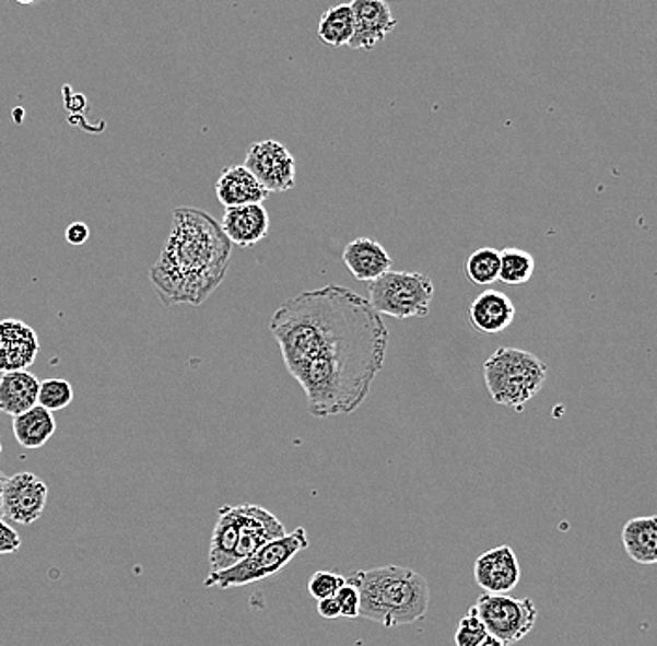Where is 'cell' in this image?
Returning <instances> with one entry per match:
<instances>
[{
    "label": "cell",
    "mask_w": 657,
    "mask_h": 646,
    "mask_svg": "<svg viewBox=\"0 0 657 646\" xmlns=\"http://www.w3.org/2000/svg\"><path fill=\"white\" fill-rule=\"evenodd\" d=\"M537 262L530 252L517 247H506L501 250V269H498V281L511 286H519L535 275Z\"/></svg>",
    "instance_id": "obj_23"
},
{
    "label": "cell",
    "mask_w": 657,
    "mask_h": 646,
    "mask_svg": "<svg viewBox=\"0 0 657 646\" xmlns=\"http://www.w3.org/2000/svg\"><path fill=\"white\" fill-rule=\"evenodd\" d=\"M269 331L282 361L318 419L350 415L384 371L389 329L382 314L353 290L329 284L286 299Z\"/></svg>",
    "instance_id": "obj_1"
},
{
    "label": "cell",
    "mask_w": 657,
    "mask_h": 646,
    "mask_svg": "<svg viewBox=\"0 0 657 646\" xmlns=\"http://www.w3.org/2000/svg\"><path fill=\"white\" fill-rule=\"evenodd\" d=\"M350 7L355 23V33L350 44L353 49L372 51L377 44L395 33L398 21L384 0H353Z\"/></svg>",
    "instance_id": "obj_11"
},
{
    "label": "cell",
    "mask_w": 657,
    "mask_h": 646,
    "mask_svg": "<svg viewBox=\"0 0 657 646\" xmlns=\"http://www.w3.org/2000/svg\"><path fill=\"white\" fill-rule=\"evenodd\" d=\"M47 495L49 488L34 473L21 471L8 477L2 500V518L20 525L38 521L47 505Z\"/></svg>",
    "instance_id": "obj_9"
},
{
    "label": "cell",
    "mask_w": 657,
    "mask_h": 646,
    "mask_svg": "<svg viewBox=\"0 0 657 646\" xmlns=\"http://www.w3.org/2000/svg\"><path fill=\"white\" fill-rule=\"evenodd\" d=\"M479 646H506L504 645L503 641H498L497 637H493V635H488V637H485L484 643H482V645Z\"/></svg>",
    "instance_id": "obj_33"
},
{
    "label": "cell",
    "mask_w": 657,
    "mask_h": 646,
    "mask_svg": "<svg viewBox=\"0 0 657 646\" xmlns=\"http://www.w3.org/2000/svg\"><path fill=\"white\" fill-rule=\"evenodd\" d=\"M488 635L490 634L485 630L484 622L480 621L479 611L472 606L461 619L460 626L454 635V643L456 646H479L484 643Z\"/></svg>",
    "instance_id": "obj_26"
},
{
    "label": "cell",
    "mask_w": 657,
    "mask_h": 646,
    "mask_svg": "<svg viewBox=\"0 0 657 646\" xmlns=\"http://www.w3.org/2000/svg\"><path fill=\"white\" fill-rule=\"evenodd\" d=\"M482 374L493 402L524 411L542 390L548 379V365L535 353L519 348H498L485 361Z\"/></svg>",
    "instance_id": "obj_4"
},
{
    "label": "cell",
    "mask_w": 657,
    "mask_h": 646,
    "mask_svg": "<svg viewBox=\"0 0 657 646\" xmlns=\"http://www.w3.org/2000/svg\"><path fill=\"white\" fill-rule=\"evenodd\" d=\"M15 2H20V4H33L36 0H15Z\"/></svg>",
    "instance_id": "obj_34"
},
{
    "label": "cell",
    "mask_w": 657,
    "mask_h": 646,
    "mask_svg": "<svg viewBox=\"0 0 657 646\" xmlns=\"http://www.w3.org/2000/svg\"><path fill=\"white\" fill-rule=\"evenodd\" d=\"M215 195L224 208H237L245 204H262L268 199L269 191L245 165H232L219 174Z\"/></svg>",
    "instance_id": "obj_15"
},
{
    "label": "cell",
    "mask_w": 657,
    "mask_h": 646,
    "mask_svg": "<svg viewBox=\"0 0 657 646\" xmlns=\"http://www.w3.org/2000/svg\"><path fill=\"white\" fill-rule=\"evenodd\" d=\"M7 474L0 471V518H2V500H4V484H7Z\"/></svg>",
    "instance_id": "obj_32"
},
{
    "label": "cell",
    "mask_w": 657,
    "mask_h": 646,
    "mask_svg": "<svg viewBox=\"0 0 657 646\" xmlns=\"http://www.w3.org/2000/svg\"><path fill=\"white\" fill-rule=\"evenodd\" d=\"M73 398L75 392L68 379L51 378L39 384L38 403L51 413L66 410L73 402Z\"/></svg>",
    "instance_id": "obj_25"
},
{
    "label": "cell",
    "mask_w": 657,
    "mask_h": 646,
    "mask_svg": "<svg viewBox=\"0 0 657 646\" xmlns=\"http://www.w3.org/2000/svg\"><path fill=\"white\" fill-rule=\"evenodd\" d=\"M39 384L28 371L4 372L0 376V413L17 416L38 406Z\"/></svg>",
    "instance_id": "obj_18"
},
{
    "label": "cell",
    "mask_w": 657,
    "mask_h": 646,
    "mask_svg": "<svg viewBox=\"0 0 657 646\" xmlns=\"http://www.w3.org/2000/svg\"><path fill=\"white\" fill-rule=\"evenodd\" d=\"M90 228L84 223H71L66 228V242L70 245H84L89 242Z\"/></svg>",
    "instance_id": "obj_30"
},
{
    "label": "cell",
    "mask_w": 657,
    "mask_h": 646,
    "mask_svg": "<svg viewBox=\"0 0 657 646\" xmlns=\"http://www.w3.org/2000/svg\"><path fill=\"white\" fill-rule=\"evenodd\" d=\"M345 585V577L332 572H314L308 579V592L314 600H324V598H332Z\"/></svg>",
    "instance_id": "obj_27"
},
{
    "label": "cell",
    "mask_w": 657,
    "mask_h": 646,
    "mask_svg": "<svg viewBox=\"0 0 657 646\" xmlns=\"http://www.w3.org/2000/svg\"><path fill=\"white\" fill-rule=\"evenodd\" d=\"M516 318V307L508 295L498 290H484L469 307L471 326L484 334L503 333Z\"/></svg>",
    "instance_id": "obj_17"
},
{
    "label": "cell",
    "mask_w": 657,
    "mask_h": 646,
    "mask_svg": "<svg viewBox=\"0 0 657 646\" xmlns=\"http://www.w3.org/2000/svg\"><path fill=\"white\" fill-rule=\"evenodd\" d=\"M622 545L633 563L657 564V516L630 519L622 529Z\"/></svg>",
    "instance_id": "obj_20"
},
{
    "label": "cell",
    "mask_w": 657,
    "mask_h": 646,
    "mask_svg": "<svg viewBox=\"0 0 657 646\" xmlns=\"http://www.w3.org/2000/svg\"><path fill=\"white\" fill-rule=\"evenodd\" d=\"M501 252L493 247H482L472 252L464 263V273L477 286H488L498 281Z\"/></svg>",
    "instance_id": "obj_24"
},
{
    "label": "cell",
    "mask_w": 657,
    "mask_h": 646,
    "mask_svg": "<svg viewBox=\"0 0 657 646\" xmlns=\"http://www.w3.org/2000/svg\"><path fill=\"white\" fill-rule=\"evenodd\" d=\"M384 2H389V0H384Z\"/></svg>",
    "instance_id": "obj_36"
},
{
    "label": "cell",
    "mask_w": 657,
    "mask_h": 646,
    "mask_svg": "<svg viewBox=\"0 0 657 646\" xmlns=\"http://www.w3.org/2000/svg\"><path fill=\"white\" fill-rule=\"evenodd\" d=\"M12 430L21 447L42 448L57 432V421L51 411L45 410L38 403L25 413L13 416Z\"/></svg>",
    "instance_id": "obj_21"
},
{
    "label": "cell",
    "mask_w": 657,
    "mask_h": 646,
    "mask_svg": "<svg viewBox=\"0 0 657 646\" xmlns=\"http://www.w3.org/2000/svg\"><path fill=\"white\" fill-rule=\"evenodd\" d=\"M355 33L353 12L350 4H337L319 17L318 38L329 47H344L351 44Z\"/></svg>",
    "instance_id": "obj_22"
},
{
    "label": "cell",
    "mask_w": 657,
    "mask_h": 646,
    "mask_svg": "<svg viewBox=\"0 0 657 646\" xmlns=\"http://www.w3.org/2000/svg\"><path fill=\"white\" fill-rule=\"evenodd\" d=\"M521 579V566L511 545L482 553L474 563V582L490 595H508Z\"/></svg>",
    "instance_id": "obj_12"
},
{
    "label": "cell",
    "mask_w": 657,
    "mask_h": 646,
    "mask_svg": "<svg viewBox=\"0 0 657 646\" xmlns=\"http://www.w3.org/2000/svg\"><path fill=\"white\" fill-rule=\"evenodd\" d=\"M269 226H271V219L263 204L226 208L221 221V228L231 239V244L243 249L262 242L269 234Z\"/></svg>",
    "instance_id": "obj_14"
},
{
    "label": "cell",
    "mask_w": 657,
    "mask_h": 646,
    "mask_svg": "<svg viewBox=\"0 0 657 646\" xmlns=\"http://www.w3.org/2000/svg\"><path fill=\"white\" fill-rule=\"evenodd\" d=\"M237 516L236 506L219 508L218 524L211 535L210 572H221L237 563Z\"/></svg>",
    "instance_id": "obj_19"
},
{
    "label": "cell",
    "mask_w": 657,
    "mask_h": 646,
    "mask_svg": "<svg viewBox=\"0 0 657 646\" xmlns=\"http://www.w3.org/2000/svg\"><path fill=\"white\" fill-rule=\"evenodd\" d=\"M21 545H23V540H21L20 532L0 518V555L20 553Z\"/></svg>",
    "instance_id": "obj_29"
},
{
    "label": "cell",
    "mask_w": 657,
    "mask_h": 646,
    "mask_svg": "<svg viewBox=\"0 0 657 646\" xmlns=\"http://www.w3.org/2000/svg\"><path fill=\"white\" fill-rule=\"evenodd\" d=\"M339 602L340 614L344 619H359L361 616V596H359L357 587H353L351 583L345 582L344 587L335 595Z\"/></svg>",
    "instance_id": "obj_28"
},
{
    "label": "cell",
    "mask_w": 657,
    "mask_h": 646,
    "mask_svg": "<svg viewBox=\"0 0 657 646\" xmlns=\"http://www.w3.org/2000/svg\"><path fill=\"white\" fill-rule=\"evenodd\" d=\"M368 294V302L377 313L396 320H408L430 314L435 286L426 273L390 269L384 277L371 282Z\"/></svg>",
    "instance_id": "obj_6"
},
{
    "label": "cell",
    "mask_w": 657,
    "mask_h": 646,
    "mask_svg": "<svg viewBox=\"0 0 657 646\" xmlns=\"http://www.w3.org/2000/svg\"><path fill=\"white\" fill-rule=\"evenodd\" d=\"M39 340L33 327L21 320H0V372L26 371L38 357Z\"/></svg>",
    "instance_id": "obj_13"
},
{
    "label": "cell",
    "mask_w": 657,
    "mask_h": 646,
    "mask_svg": "<svg viewBox=\"0 0 657 646\" xmlns=\"http://www.w3.org/2000/svg\"><path fill=\"white\" fill-rule=\"evenodd\" d=\"M345 268L361 282H374L392 269V258L384 245L371 237H357L342 252Z\"/></svg>",
    "instance_id": "obj_16"
},
{
    "label": "cell",
    "mask_w": 657,
    "mask_h": 646,
    "mask_svg": "<svg viewBox=\"0 0 657 646\" xmlns=\"http://www.w3.org/2000/svg\"><path fill=\"white\" fill-rule=\"evenodd\" d=\"M308 548L307 531L297 527L294 532H288L282 538L271 540L268 544L253 551L249 557L221 572H210L206 577V589H236L250 583L262 582L279 574L284 566L294 561L295 555Z\"/></svg>",
    "instance_id": "obj_5"
},
{
    "label": "cell",
    "mask_w": 657,
    "mask_h": 646,
    "mask_svg": "<svg viewBox=\"0 0 657 646\" xmlns=\"http://www.w3.org/2000/svg\"><path fill=\"white\" fill-rule=\"evenodd\" d=\"M318 613L319 616H324L327 621H335V619H340V616H342V614H340L339 602H337L335 596H332V598L318 600Z\"/></svg>",
    "instance_id": "obj_31"
},
{
    "label": "cell",
    "mask_w": 657,
    "mask_h": 646,
    "mask_svg": "<svg viewBox=\"0 0 657 646\" xmlns=\"http://www.w3.org/2000/svg\"><path fill=\"white\" fill-rule=\"evenodd\" d=\"M345 582L357 587L361 616L385 627L406 626L424 619L430 608V587L415 569L379 566L357 569Z\"/></svg>",
    "instance_id": "obj_3"
},
{
    "label": "cell",
    "mask_w": 657,
    "mask_h": 646,
    "mask_svg": "<svg viewBox=\"0 0 657 646\" xmlns=\"http://www.w3.org/2000/svg\"><path fill=\"white\" fill-rule=\"evenodd\" d=\"M0 455H2V443H0Z\"/></svg>",
    "instance_id": "obj_35"
},
{
    "label": "cell",
    "mask_w": 657,
    "mask_h": 646,
    "mask_svg": "<svg viewBox=\"0 0 657 646\" xmlns=\"http://www.w3.org/2000/svg\"><path fill=\"white\" fill-rule=\"evenodd\" d=\"M231 257V239L210 213L176 208L150 282L165 307H200L223 284Z\"/></svg>",
    "instance_id": "obj_2"
},
{
    "label": "cell",
    "mask_w": 657,
    "mask_h": 646,
    "mask_svg": "<svg viewBox=\"0 0 657 646\" xmlns=\"http://www.w3.org/2000/svg\"><path fill=\"white\" fill-rule=\"evenodd\" d=\"M474 608L488 634L503 641L506 646L525 639L537 626L538 609L530 598L517 600L508 595L482 592Z\"/></svg>",
    "instance_id": "obj_7"
},
{
    "label": "cell",
    "mask_w": 657,
    "mask_h": 646,
    "mask_svg": "<svg viewBox=\"0 0 657 646\" xmlns=\"http://www.w3.org/2000/svg\"><path fill=\"white\" fill-rule=\"evenodd\" d=\"M237 563L271 540L288 535L281 519L258 505H237Z\"/></svg>",
    "instance_id": "obj_10"
},
{
    "label": "cell",
    "mask_w": 657,
    "mask_h": 646,
    "mask_svg": "<svg viewBox=\"0 0 657 646\" xmlns=\"http://www.w3.org/2000/svg\"><path fill=\"white\" fill-rule=\"evenodd\" d=\"M245 167L269 192H284L295 187V157L282 142H253L247 150Z\"/></svg>",
    "instance_id": "obj_8"
}]
</instances>
